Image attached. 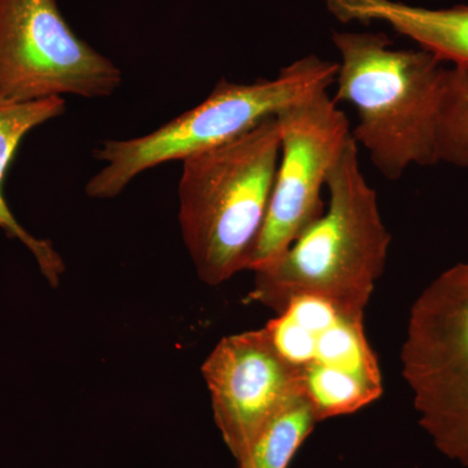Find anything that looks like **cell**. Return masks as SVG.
I'll use <instances>...</instances> for the list:
<instances>
[{"label":"cell","instance_id":"obj_8","mask_svg":"<svg viewBox=\"0 0 468 468\" xmlns=\"http://www.w3.org/2000/svg\"><path fill=\"white\" fill-rule=\"evenodd\" d=\"M277 119L279 167L266 223L249 261L252 272L279 258L324 214L323 187L353 140L349 119L328 90L292 104Z\"/></svg>","mask_w":468,"mask_h":468},{"label":"cell","instance_id":"obj_6","mask_svg":"<svg viewBox=\"0 0 468 468\" xmlns=\"http://www.w3.org/2000/svg\"><path fill=\"white\" fill-rule=\"evenodd\" d=\"M363 319L365 314L302 297L264 326L319 421L353 414L383 394Z\"/></svg>","mask_w":468,"mask_h":468},{"label":"cell","instance_id":"obj_13","mask_svg":"<svg viewBox=\"0 0 468 468\" xmlns=\"http://www.w3.org/2000/svg\"><path fill=\"white\" fill-rule=\"evenodd\" d=\"M437 163L468 169V69L448 68L436 128Z\"/></svg>","mask_w":468,"mask_h":468},{"label":"cell","instance_id":"obj_1","mask_svg":"<svg viewBox=\"0 0 468 468\" xmlns=\"http://www.w3.org/2000/svg\"><path fill=\"white\" fill-rule=\"evenodd\" d=\"M326 189L324 214L279 258L254 271L251 301L279 314L297 298L313 297L365 314L387 266L392 236L377 190L360 169L356 141L347 144Z\"/></svg>","mask_w":468,"mask_h":468},{"label":"cell","instance_id":"obj_9","mask_svg":"<svg viewBox=\"0 0 468 468\" xmlns=\"http://www.w3.org/2000/svg\"><path fill=\"white\" fill-rule=\"evenodd\" d=\"M202 377L215 424L236 461L273 418L303 397L294 371L264 328L218 341L203 362Z\"/></svg>","mask_w":468,"mask_h":468},{"label":"cell","instance_id":"obj_11","mask_svg":"<svg viewBox=\"0 0 468 468\" xmlns=\"http://www.w3.org/2000/svg\"><path fill=\"white\" fill-rule=\"evenodd\" d=\"M66 101L63 98H48L29 103L0 104V229L9 239H17L32 252L41 273L51 286H58L66 270L64 261L48 239L32 236L12 214L2 186L9 165L20 146L21 141L37 126L63 115Z\"/></svg>","mask_w":468,"mask_h":468},{"label":"cell","instance_id":"obj_7","mask_svg":"<svg viewBox=\"0 0 468 468\" xmlns=\"http://www.w3.org/2000/svg\"><path fill=\"white\" fill-rule=\"evenodd\" d=\"M122 70L67 23L57 0H0V104L104 98Z\"/></svg>","mask_w":468,"mask_h":468},{"label":"cell","instance_id":"obj_3","mask_svg":"<svg viewBox=\"0 0 468 468\" xmlns=\"http://www.w3.org/2000/svg\"><path fill=\"white\" fill-rule=\"evenodd\" d=\"M282 134L277 116L183 160L178 223L202 282L218 286L248 270L270 207Z\"/></svg>","mask_w":468,"mask_h":468},{"label":"cell","instance_id":"obj_12","mask_svg":"<svg viewBox=\"0 0 468 468\" xmlns=\"http://www.w3.org/2000/svg\"><path fill=\"white\" fill-rule=\"evenodd\" d=\"M316 423L309 401L304 397L295 399L261 431L237 461L239 468H288Z\"/></svg>","mask_w":468,"mask_h":468},{"label":"cell","instance_id":"obj_4","mask_svg":"<svg viewBox=\"0 0 468 468\" xmlns=\"http://www.w3.org/2000/svg\"><path fill=\"white\" fill-rule=\"evenodd\" d=\"M337 70L338 63L309 55L282 68L273 80L250 84L220 80L207 100L153 133L101 144L94 156L104 165L86 184V194L92 199L116 198L143 172L229 143L268 117L328 90Z\"/></svg>","mask_w":468,"mask_h":468},{"label":"cell","instance_id":"obj_10","mask_svg":"<svg viewBox=\"0 0 468 468\" xmlns=\"http://www.w3.org/2000/svg\"><path fill=\"white\" fill-rule=\"evenodd\" d=\"M343 24L381 23L435 55L441 63L468 69V5L427 8L399 0H324Z\"/></svg>","mask_w":468,"mask_h":468},{"label":"cell","instance_id":"obj_5","mask_svg":"<svg viewBox=\"0 0 468 468\" xmlns=\"http://www.w3.org/2000/svg\"><path fill=\"white\" fill-rule=\"evenodd\" d=\"M401 362L419 424L468 468V261L443 271L412 304Z\"/></svg>","mask_w":468,"mask_h":468},{"label":"cell","instance_id":"obj_2","mask_svg":"<svg viewBox=\"0 0 468 468\" xmlns=\"http://www.w3.org/2000/svg\"><path fill=\"white\" fill-rule=\"evenodd\" d=\"M340 55L335 101L349 103L356 144L390 181L436 165V128L448 68L423 48H396L385 33L332 32Z\"/></svg>","mask_w":468,"mask_h":468}]
</instances>
